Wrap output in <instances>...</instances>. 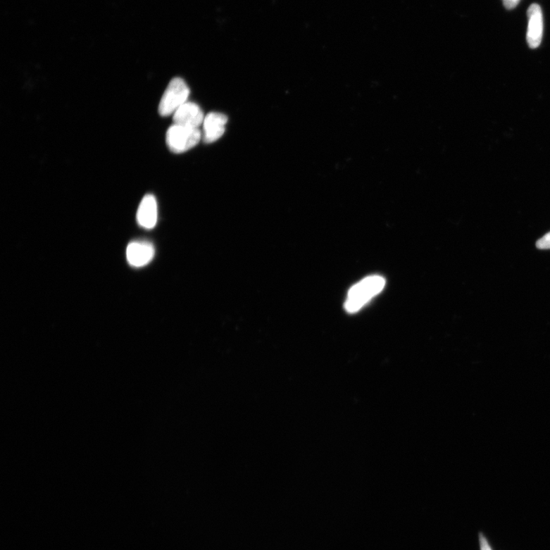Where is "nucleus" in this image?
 <instances>
[{
	"label": "nucleus",
	"instance_id": "f257e3e1",
	"mask_svg": "<svg viewBox=\"0 0 550 550\" xmlns=\"http://www.w3.org/2000/svg\"><path fill=\"white\" fill-rule=\"evenodd\" d=\"M385 280L378 275L369 276L355 285L348 292L345 308L349 313H356L384 289Z\"/></svg>",
	"mask_w": 550,
	"mask_h": 550
},
{
	"label": "nucleus",
	"instance_id": "f03ea898",
	"mask_svg": "<svg viewBox=\"0 0 550 550\" xmlns=\"http://www.w3.org/2000/svg\"><path fill=\"white\" fill-rule=\"evenodd\" d=\"M189 95L190 89L183 79L175 77L171 80L159 104L160 115H174L180 106L187 102Z\"/></svg>",
	"mask_w": 550,
	"mask_h": 550
},
{
	"label": "nucleus",
	"instance_id": "7ed1b4c3",
	"mask_svg": "<svg viewBox=\"0 0 550 550\" xmlns=\"http://www.w3.org/2000/svg\"><path fill=\"white\" fill-rule=\"evenodd\" d=\"M202 137L199 129L174 124L168 130L166 143L171 151L180 154L195 147Z\"/></svg>",
	"mask_w": 550,
	"mask_h": 550
},
{
	"label": "nucleus",
	"instance_id": "20e7f679",
	"mask_svg": "<svg viewBox=\"0 0 550 550\" xmlns=\"http://www.w3.org/2000/svg\"><path fill=\"white\" fill-rule=\"evenodd\" d=\"M528 28L527 41L532 49H537L543 39L544 20L542 10L538 4H532L527 11Z\"/></svg>",
	"mask_w": 550,
	"mask_h": 550
},
{
	"label": "nucleus",
	"instance_id": "39448f33",
	"mask_svg": "<svg viewBox=\"0 0 550 550\" xmlns=\"http://www.w3.org/2000/svg\"><path fill=\"white\" fill-rule=\"evenodd\" d=\"M155 248L146 241H134L126 249V258L130 265L140 268L148 265L154 258Z\"/></svg>",
	"mask_w": 550,
	"mask_h": 550
},
{
	"label": "nucleus",
	"instance_id": "423d86ee",
	"mask_svg": "<svg viewBox=\"0 0 550 550\" xmlns=\"http://www.w3.org/2000/svg\"><path fill=\"white\" fill-rule=\"evenodd\" d=\"M175 124L198 129L204 123L205 117L201 107L192 102H187L174 113Z\"/></svg>",
	"mask_w": 550,
	"mask_h": 550
},
{
	"label": "nucleus",
	"instance_id": "0eeeda50",
	"mask_svg": "<svg viewBox=\"0 0 550 550\" xmlns=\"http://www.w3.org/2000/svg\"><path fill=\"white\" fill-rule=\"evenodd\" d=\"M228 117L220 113H210L205 116L203 123V139L206 143H213L220 139L227 124Z\"/></svg>",
	"mask_w": 550,
	"mask_h": 550
},
{
	"label": "nucleus",
	"instance_id": "6e6552de",
	"mask_svg": "<svg viewBox=\"0 0 550 550\" xmlns=\"http://www.w3.org/2000/svg\"><path fill=\"white\" fill-rule=\"evenodd\" d=\"M158 221V205L156 197L148 194L144 196L137 212V222L140 227L151 230Z\"/></svg>",
	"mask_w": 550,
	"mask_h": 550
},
{
	"label": "nucleus",
	"instance_id": "1a4fd4ad",
	"mask_svg": "<svg viewBox=\"0 0 550 550\" xmlns=\"http://www.w3.org/2000/svg\"><path fill=\"white\" fill-rule=\"evenodd\" d=\"M537 248L539 249H550V232L537 242Z\"/></svg>",
	"mask_w": 550,
	"mask_h": 550
},
{
	"label": "nucleus",
	"instance_id": "9d476101",
	"mask_svg": "<svg viewBox=\"0 0 550 550\" xmlns=\"http://www.w3.org/2000/svg\"><path fill=\"white\" fill-rule=\"evenodd\" d=\"M520 1V0H503V4L507 10L511 11L513 10V8H515Z\"/></svg>",
	"mask_w": 550,
	"mask_h": 550
},
{
	"label": "nucleus",
	"instance_id": "9b49d317",
	"mask_svg": "<svg viewBox=\"0 0 550 550\" xmlns=\"http://www.w3.org/2000/svg\"><path fill=\"white\" fill-rule=\"evenodd\" d=\"M480 546L481 550H492L488 541H487L485 537L482 535H480Z\"/></svg>",
	"mask_w": 550,
	"mask_h": 550
}]
</instances>
